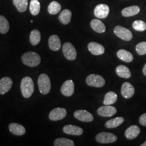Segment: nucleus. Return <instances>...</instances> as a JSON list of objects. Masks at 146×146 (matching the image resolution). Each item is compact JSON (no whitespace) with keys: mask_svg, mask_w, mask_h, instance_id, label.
Here are the masks:
<instances>
[{"mask_svg":"<svg viewBox=\"0 0 146 146\" xmlns=\"http://www.w3.org/2000/svg\"><path fill=\"white\" fill-rule=\"evenodd\" d=\"M20 88L23 96L26 98H29L34 92V84L31 78L26 76L22 79Z\"/></svg>","mask_w":146,"mask_h":146,"instance_id":"1","label":"nucleus"},{"mask_svg":"<svg viewBox=\"0 0 146 146\" xmlns=\"http://www.w3.org/2000/svg\"><path fill=\"white\" fill-rule=\"evenodd\" d=\"M21 60L22 63L27 66L35 67L40 64L41 59L37 52H28L23 54Z\"/></svg>","mask_w":146,"mask_h":146,"instance_id":"2","label":"nucleus"},{"mask_svg":"<svg viewBox=\"0 0 146 146\" xmlns=\"http://www.w3.org/2000/svg\"><path fill=\"white\" fill-rule=\"evenodd\" d=\"M37 84L40 92L43 95H46L50 92L51 82L49 76L46 74H41L37 80Z\"/></svg>","mask_w":146,"mask_h":146,"instance_id":"3","label":"nucleus"},{"mask_svg":"<svg viewBox=\"0 0 146 146\" xmlns=\"http://www.w3.org/2000/svg\"><path fill=\"white\" fill-rule=\"evenodd\" d=\"M86 84L89 86L100 88L104 86L106 81L104 78L97 74H90L86 80Z\"/></svg>","mask_w":146,"mask_h":146,"instance_id":"4","label":"nucleus"},{"mask_svg":"<svg viewBox=\"0 0 146 146\" xmlns=\"http://www.w3.org/2000/svg\"><path fill=\"white\" fill-rule=\"evenodd\" d=\"M62 52L64 57L68 60H75L77 57V52L75 47L69 42L64 43L62 47Z\"/></svg>","mask_w":146,"mask_h":146,"instance_id":"5","label":"nucleus"},{"mask_svg":"<svg viewBox=\"0 0 146 146\" xmlns=\"http://www.w3.org/2000/svg\"><path fill=\"white\" fill-rule=\"evenodd\" d=\"M96 140L101 143H113L117 140V137L113 133L108 132H101L95 137Z\"/></svg>","mask_w":146,"mask_h":146,"instance_id":"6","label":"nucleus"},{"mask_svg":"<svg viewBox=\"0 0 146 146\" xmlns=\"http://www.w3.org/2000/svg\"><path fill=\"white\" fill-rule=\"evenodd\" d=\"M114 31L117 36L124 41H129L133 38V34L131 31L125 27L117 26L114 28Z\"/></svg>","mask_w":146,"mask_h":146,"instance_id":"7","label":"nucleus"},{"mask_svg":"<svg viewBox=\"0 0 146 146\" xmlns=\"http://www.w3.org/2000/svg\"><path fill=\"white\" fill-rule=\"evenodd\" d=\"M67 115V110L63 108H56L50 112L49 118L52 121L62 120Z\"/></svg>","mask_w":146,"mask_h":146,"instance_id":"8","label":"nucleus"},{"mask_svg":"<svg viewBox=\"0 0 146 146\" xmlns=\"http://www.w3.org/2000/svg\"><path fill=\"white\" fill-rule=\"evenodd\" d=\"M74 116L76 119L86 122H91L94 119L93 115L86 110H77L74 112Z\"/></svg>","mask_w":146,"mask_h":146,"instance_id":"9","label":"nucleus"},{"mask_svg":"<svg viewBox=\"0 0 146 146\" xmlns=\"http://www.w3.org/2000/svg\"><path fill=\"white\" fill-rule=\"evenodd\" d=\"M110 8L105 4H100L94 9V15L99 19H105L109 15Z\"/></svg>","mask_w":146,"mask_h":146,"instance_id":"10","label":"nucleus"},{"mask_svg":"<svg viewBox=\"0 0 146 146\" xmlns=\"http://www.w3.org/2000/svg\"><path fill=\"white\" fill-rule=\"evenodd\" d=\"M74 83L72 80H68L66 81L61 88V93L65 96H71L74 93Z\"/></svg>","mask_w":146,"mask_h":146,"instance_id":"11","label":"nucleus"},{"mask_svg":"<svg viewBox=\"0 0 146 146\" xmlns=\"http://www.w3.org/2000/svg\"><path fill=\"white\" fill-rule=\"evenodd\" d=\"M121 94L125 99H129L131 98L135 93V89L134 86L129 82H125L122 85Z\"/></svg>","mask_w":146,"mask_h":146,"instance_id":"12","label":"nucleus"},{"mask_svg":"<svg viewBox=\"0 0 146 146\" xmlns=\"http://www.w3.org/2000/svg\"><path fill=\"white\" fill-rule=\"evenodd\" d=\"M98 114L103 117H110L115 115L117 112L116 108L111 106H104L100 107L97 110Z\"/></svg>","mask_w":146,"mask_h":146,"instance_id":"13","label":"nucleus"},{"mask_svg":"<svg viewBox=\"0 0 146 146\" xmlns=\"http://www.w3.org/2000/svg\"><path fill=\"white\" fill-rule=\"evenodd\" d=\"M63 131L67 134L76 136L81 135L84 133L81 127L72 125H64L63 128Z\"/></svg>","mask_w":146,"mask_h":146,"instance_id":"14","label":"nucleus"},{"mask_svg":"<svg viewBox=\"0 0 146 146\" xmlns=\"http://www.w3.org/2000/svg\"><path fill=\"white\" fill-rule=\"evenodd\" d=\"M13 86V81L9 77H4L0 80V94L4 95L8 92Z\"/></svg>","mask_w":146,"mask_h":146,"instance_id":"15","label":"nucleus"},{"mask_svg":"<svg viewBox=\"0 0 146 146\" xmlns=\"http://www.w3.org/2000/svg\"><path fill=\"white\" fill-rule=\"evenodd\" d=\"M89 52L94 55H100L104 52V48L101 44L95 42H90L88 45Z\"/></svg>","mask_w":146,"mask_h":146,"instance_id":"16","label":"nucleus"},{"mask_svg":"<svg viewBox=\"0 0 146 146\" xmlns=\"http://www.w3.org/2000/svg\"><path fill=\"white\" fill-rule=\"evenodd\" d=\"M140 133V128L136 125H131L125 131V135L128 140H133L135 139Z\"/></svg>","mask_w":146,"mask_h":146,"instance_id":"17","label":"nucleus"},{"mask_svg":"<svg viewBox=\"0 0 146 146\" xmlns=\"http://www.w3.org/2000/svg\"><path fill=\"white\" fill-rule=\"evenodd\" d=\"M48 45L49 48L53 51H58L61 47V43L59 37L56 35H52L49 38Z\"/></svg>","mask_w":146,"mask_h":146,"instance_id":"18","label":"nucleus"},{"mask_svg":"<svg viewBox=\"0 0 146 146\" xmlns=\"http://www.w3.org/2000/svg\"><path fill=\"white\" fill-rule=\"evenodd\" d=\"M9 129L15 135L21 136L26 133V129L22 125L17 123H11L9 125Z\"/></svg>","mask_w":146,"mask_h":146,"instance_id":"19","label":"nucleus"},{"mask_svg":"<svg viewBox=\"0 0 146 146\" xmlns=\"http://www.w3.org/2000/svg\"><path fill=\"white\" fill-rule=\"evenodd\" d=\"M117 56L121 60L125 62H131L134 58L132 54L125 49H120L117 52Z\"/></svg>","mask_w":146,"mask_h":146,"instance_id":"20","label":"nucleus"},{"mask_svg":"<svg viewBox=\"0 0 146 146\" xmlns=\"http://www.w3.org/2000/svg\"><path fill=\"white\" fill-rule=\"evenodd\" d=\"M116 74L122 78H129L131 77V70L129 69L123 65H120L116 68Z\"/></svg>","mask_w":146,"mask_h":146,"instance_id":"21","label":"nucleus"},{"mask_svg":"<svg viewBox=\"0 0 146 146\" xmlns=\"http://www.w3.org/2000/svg\"><path fill=\"white\" fill-rule=\"evenodd\" d=\"M140 8L137 5H133L124 8L122 11V14L125 17H131L139 13Z\"/></svg>","mask_w":146,"mask_h":146,"instance_id":"22","label":"nucleus"},{"mask_svg":"<svg viewBox=\"0 0 146 146\" xmlns=\"http://www.w3.org/2000/svg\"><path fill=\"white\" fill-rule=\"evenodd\" d=\"M90 26L94 31L102 33L106 31V26L104 23L98 19H93L90 22Z\"/></svg>","mask_w":146,"mask_h":146,"instance_id":"23","label":"nucleus"},{"mask_svg":"<svg viewBox=\"0 0 146 146\" xmlns=\"http://www.w3.org/2000/svg\"><path fill=\"white\" fill-rule=\"evenodd\" d=\"M72 15L71 11L69 9H64L58 16V20L63 25H67L71 21Z\"/></svg>","mask_w":146,"mask_h":146,"instance_id":"24","label":"nucleus"},{"mask_svg":"<svg viewBox=\"0 0 146 146\" xmlns=\"http://www.w3.org/2000/svg\"><path fill=\"white\" fill-rule=\"evenodd\" d=\"M124 121L125 120L122 117H115L113 119L107 121L105 123V127L107 128H116L122 124Z\"/></svg>","mask_w":146,"mask_h":146,"instance_id":"25","label":"nucleus"},{"mask_svg":"<svg viewBox=\"0 0 146 146\" xmlns=\"http://www.w3.org/2000/svg\"><path fill=\"white\" fill-rule=\"evenodd\" d=\"M30 42L32 45L36 46L41 41V33L37 29L32 31L29 36Z\"/></svg>","mask_w":146,"mask_h":146,"instance_id":"26","label":"nucleus"},{"mask_svg":"<svg viewBox=\"0 0 146 146\" xmlns=\"http://www.w3.org/2000/svg\"><path fill=\"white\" fill-rule=\"evenodd\" d=\"M117 100V95L113 92H108L105 95L104 104V105L114 104Z\"/></svg>","mask_w":146,"mask_h":146,"instance_id":"27","label":"nucleus"},{"mask_svg":"<svg viewBox=\"0 0 146 146\" xmlns=\"http://www.w3.org/2000/svg\"><path fill=\"white\" fill-rule=\"evenodd\" d=\"M13 2L19 12L23 13L26 11L28 3V0H13Z\"/></svg>","mask_w":146,"mask_h":146,"instance_id":"28","label":"nucleus"},{"mask_svg":"<svg viewBox=\"0 0 146 146\" xmlns=\"http://www.w3.org/2000/svg\"><path fill=\"white\" fill-rule=\"evenodd\" d=\"M55 146H74V142L72 140L61 137L56 139L54 142Z\"/></svg>","mask_w":146,"mask_h":146,"instance_id":"29","label":"nucleus"},{"mask_svg":"<svg viewBox=\"0 0 146 146\" xmlns=\"http://www.w3.org/2000/svg\"><path fill=\"white\" fill-rule=\"evenodd\" d=\"M29 10L33 15L36 16L39 14L40 11V3L38 0H31Z\"/></svg>","mask_w":146,"mask_h":146,"instance_id":"30","label":"nucleus"},{"mask_svg":"<svg viewBox=\"0 0 146 146\" xmlns=\"http://www.w3.org/2000/svg\"><path fill=\"white\" fill-rule=\"evenodd\" d=\"M61 9V5L56 1H52L48 6V11L49 14L55 15L58 13Z\"/></svg>","mask_w":146,"mask_h":146,"instance_id":"31","label":"nucleus"},{"mask_svg":"<svg viewBox=\"0 0 146 146\" xmlns=\"http://www.w3.org/2000/svg\"><path fill=\"white\" fill-rule=\"evenodd\" d=\"M9 30V23L5 16L0 15V33L5 34Z\"/></svg>","mask_w":146,"mask_h":146,"instance_id":"32","label":"nucleus"},{"mask_svg":"<svg viewBox=\"0 0 146 146\" xmlns=\"http://www.w3.org/2000/svg\"><path fill=\"white\" fill-rule=\"evenodd\" d=\"M133 28L136 31H143L146 29V23L144 21L136 20L133 23Z\"/></svg>","mask_w":146,"mask_h":146,"instance_id":"33","label":"nucleus"},{"mask_svg":"<svg viewBox=\"0 0 146 146\" xmlns=\"http://www.w3.org/2000/svg\"><path fill=\"white\" fill-rule=\"evenodd\" d=\"M136 51L138 54L143 55L146 54V42H141L136 46Z\"/></svg>","mask_w":146,"mask_h":146,"instance_id":"34","label":"nucleus"},{"mask_svg":"<svg viewBox=\"0 0 146 146\" xmlns=\"http://www.w3.org/2000/svg\"><path fill=\"white\" fill-rule=\"evenodd\" d=\"M139 122L141 125L146 127V113L140 116L139 117Z\"/></svg>","mask_w":146,"mask_h":146,"instance_id":"35","label":"nucleus"},{"mask_svg":"<svg viewBox=\"0 0 146 146\" xmlns=\"http://www.w3.org/2000/svg\"><path fill=\"white\" fill-rule=\"evenodd\" d=\"M142 71H143V74L146 76V63L145 64V65L144 66L143 68V70Z\"/></svg>","mask_w":146,"mask_h":146,"instance_id":"36","label":"nucleus"},{"mask_svg":"<svg viewBox=\"0 0 146 146\" xmlns=\"http://www.w3.org/2000/svg\"><path fill=\"white\" fill-rule=\"evenodd\" d=\"M141 146H146V141L143 143H142V144H141Z\"/></svg>","mask_w":146,"mask_h":146,"instance_id":"37","label":"nucleus"},{"mask_svg":"<svg viewBox=\"0 0 146 146\" xmlns=\"http://www.w3.org/2000/svg\"><path fill=\"white\" fill-rule=\"evenodd\" d=\"M31 23H33V20H31Z\"/></svg>","mask_w":146,"mask_h":146,"instance_id":"38","label":"nucleus"}]
</instances>
